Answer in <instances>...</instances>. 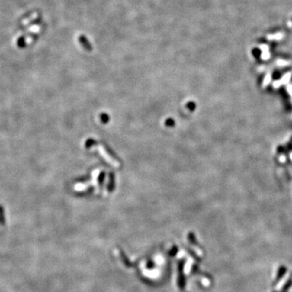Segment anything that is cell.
I'll return each mask as SVG.
<instances>
[{
	"instance_id": "7a4b0ae2",
	"label": "cell",
	"mask_w": 292,
	"mask_h": 292,
	"mask_svg": "<svg viewBox=\"0 0 292 292\" xmlns=\"http://www.w3.org/2000/svg\"><path fill=\"white\" fill-rule=\"evenodd\" d=\"M292 286V279H289L287 281L286 283L284 284V286L282 287V291H287V290H289L290 288V287Z\"/></svg>"
},
{
	"instance_id": "3957f363",
	"label": "cell",
	"mask_w": 292,
	"mask_h": 292,
	"mask_svg": "<svg viewBox=\"0 0 292 292\" xmlns=\"http://www.w3.org/2000/svg\"><path fill=\"white\" fill-rule=\"evenodd\" d=\"M274 292H278V291H274ZM281 292H286V291H281Z\"/></svg>"
},
{
	"instance_id": "6da1fadb",
	"label": "cell",
	"mask_w": 292,
	"mask_h": 292,
	"mask_svg": "<svg viewBox=\"0 0 292 292\" xmlns=\"http://www.w3.org/2000/svg\"><path fill=\"white\" fill-rule=\"evenodd\" d=\"M287 271V267L284 266V265H281V266L278 268V272H277L276 281H275V282H278V281H280L282 277L284 276L285 274H286Z\"/></svg>"
}]
</instances>
